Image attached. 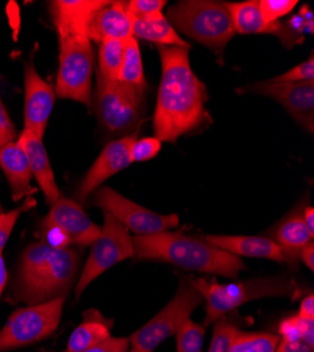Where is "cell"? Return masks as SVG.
<instances>
[{"instance_id":"7402d4cb","label":"cell","mask_w":314,"mask_h":352,"mask_svg":"<svg viewBox=\"0 0 314 352\" xmlns=\"http://www.w3.org/2000/svg\"><path fill=\"white\" fill-rule=\"evenodd\" d=\"M133 37L138 40H146L158 44V47H185L190 48V44L186 43L168 21L162 13L153 14L146 19L134 20Z\"/></svg>"},{"instance_id":"7c38bea8","label":"cell","mask_w":314,"mask_h":352,"mask_svg":"<svg viewBox=\"0 0 314 352\" xmlns=\"http://www.w3.org/2000/svg\"><path fill=\"white\" fill-rule=\"evenodd\" d=\"M240 94H255L280 103L306 130L314 129V80L310 82H256L247 85Z\"/></svg>"},{"instance_id":"d4e9b609","label":"cell","mask_w":314,"mask_h":352,"mask_svg":"<svg viewBox=\"0 0 314 352\" xmlns=\"http://www.w3.org/2000/svg\"><path fill=\"white\" fill-rule=\"evenodd\" d=\"M117 80L135 87H147V80L142 68V58L138 41L133 37L124 44L123 64Z\"/></svg>"},{"instance_id":"7bdbcfd3","label":"cell","mask_w":314,"mask_h":352,"mask_svg":"<svg viewBox=\"0 0 314 352\" xmlns=\"http://www.w3.org/2000/svg\"><path fill=\"white\" fill-rule=\"evenodd\" d=\"M3 212H2V206H0V214H2Z\"/></svg>"},{"instance_id":"8d00e7d4","label":"cell","mask_w":314,"mask_h":352,"mask_svg":"<svg viewBox=\"0 0 314 352\" xmlns=\"http://www.w3.org/2000/svg\"><path fill=\"white\" fill-rule=\"evenodd\" d=\"M130 348L128 338H114L110 337L106 341L95 345L93 348L85 352H127Z\"/></svg>"},{"instance_id":"ba28073f","label":"cell","mask_w":314,"mask_h":352,"mask_svg":"<svg viewBox=\"0 0 314 352\" xmlns=\"http://www.w3.org/2000/svg\"><path fill=\"white\" fill-rule=\"evenodd\" d=\"M203 298L190 279L182 278L175 296L144 327L128 340L131 352H154L166 338L174 336Z\"/></svg>"},{"instance_id":"5b68a950","label":"cell","mask_w":314,"mask_h":352,"mask_svg":"<svg viewBox=\"0 0 314 352\" xmlns=\"http://www.w3.org/2000/svg\"><path fill=\"white\" fill-rule=\"evenodd\" d=\"M190 280L206 302V320L203 327L248 302L272 296L295 298L299 293L296 283L284 278H258L238 283L209 282L202 278Z\"/></svg>"},{"instance_id":"b9f144b4","label":"cell","mask_w":314,"mask_h":352,"mask_svg":"<svg viewBox=\"0 0 314 352\" xmlns=\"http://www.w3.org/2000/svg\"><path fill=\"white\" fill-rule=\"evenodd\" d=\"M303 221L307 226V228L310 230L311 234H314V209L313 208H306L304 213H303Z\"/></svg>"},{"instance_id":"e575fe53","label":"cell","mask_w":314,"mask_h":352,"mask_svg":"<svg viewBox=\"0 0 314 352\" xmlns=\"http://www.w3.org/2000/svg\"><path fill=\"white\" fill-rule=\"evenodd\" d=\"M273 82H310L314 80V60L313 55L309 58L307 61L296 65L295 68L289 69L273 79Z\"/></svg>"},{"instance_id":"52a82bcc","label":"cell","mask_w":314,"mask_h":352,"mask_svg":"<svg viewBox=\"0 0 314 352\" xmlns=\"http://www.w3.org/2000/svg\"><path fill=\"white\" fill-rule=\"evenodd\" d=\"M60 38V65L55 94L60 99L92 103V76L95 51L89 36H65Z\"/></svg>"},{"instance_id":"6da1fadb","label":"cell","mask_w":314,"mask_h":352,"mask_svg":"<svg viewBox=\"0 0 314 352\" xmlns=\"http://www.w3.org/2000/svg\"><path fill=\"white\" fill-rule=\"evenodd\" d=\"M189 50L158 47L162 74L153 123L155 138L161 142H175L210 120L206 85L190 67Z\"/></svg>"},{"instance_id":"7a4b0ae2","label":"cell","mask_w":314,"mask_h":352,"mask_svg":"<svg viewBox=\"0 0 314 352\" xmlns=\"http://www.w3.org/2000/svg\"><path fill=\"white\" fill-rule=\"evenodd\" d=\"M79 270V252L40 241L28 245L20 259L14 285L16 300L28 306L65 298Z\"/></svg>"},{"instance_id":"1f68e13d","label":"cell","mask_w":314,"mask_h":352,"mask_svg":"<svg viewBox=\"0 0 314 352\" xmlns=\"http://www.w3.org/2000/svg\"><path fill=\"white\" fill-rule=\"evenodd\" d=\"M258 5L267 23H278L296 8L298 0H261Z\"/></svg>"},{"instance_id":"ffe728a7","label":"cell","mask_w":314,"mask_h":352,"mask_svg":"<svg viewBox=\"0 0 314 352\" xmlns=\"http://www.w3.org/2000/svg\"><path fill=\"white\" fill-rule=\"evenodd\" d=\"M0 168L6 175L14 201L36 193V189L32 186L33 175L30 165L19 141L0 146Z\"/></svg>"},{"instance_id":"836d02e7","label":"cell","mask_w":314,"mask_h":352,"mask_svg":"<svg viewBox=\"0 0 314 352\" xmlns=\"http://www.w3.org/2000/svg\"><path fill=\"white\" fill-rule=\"evenodd\" d=\"M127 3V10L134 20L146 19L157 13H162V9L166 6L165 0H131Z\"/></svg>"},{"instance_id":"603a6c76","label":"cell","mask_w":314,"mask_h":352,"mask_svg":"<svg viewBox=\"0 0 314 352\" xmlns=\"http://www.w3.org/2000/svg\"><path fill=\"white\" fill-rule=\"evenodd\" d=\"M110 338V329L103 318H87L71 334L64 352H85Z\"/></svg>"},{"instance_id":"d6986e66","label":"cell","mask_w":314,"mask_h":352,"mask_svg":"<svg viewBox=\"0 0 314 352\" xmlns=\"http://www.w3.org/2000/svg\"><path fill=\"white\" fill-rule=\"evenodd\" d=\"M134 19L127 10L126 2H110L98 12L91 27L89 38L102 43L103 40L127 41L133 38Z\"/></svg>"},{"instance_id":"484cf974","label":"cell","mask_w":314,"mask_h":352,"mask_svg":"<svg viewBox=\"0 0 314 352\" xmlns=\"http://www.w3.org/2000/svg\"><path fill=\"white\" fill-rule=\"evenodd\" d=\"M99 75L104 79L117 80L123 56H124V44L126 41L120 40H103L99 43Z\"/></svg>"},{"instance_id":"e0dca14e","label":"cell","mask_w":314,"mask_h":352,"mask_svg":"<svg viewBox=\"0 0 314 352\" xmlns=\"http://www.w3.org/2000/svg\"><path fill=\"white\" fill-rule=\"evenodd\" d=\"M206 241L214 247L236 256L265 258L296 265L299 255L283 250L275 240L252 236H205Z\"/></svg>"},{"instance_id":"ab89813d","label":"cell","mask_w":314,"mask_h":352,"mask_svg":"<svg viewBox=\"0 0 314 352\" xmlns=\"http://www.w3.org/2000/svg\"><path fill=\"white\" fill-rule=\"evenodd\" d=\"M299 258L303 261V263L310 271L314 270V244H313V241L309 243L307 245H304L299 251Z\"/></svg>"},{"instance_id":"8992f818","label":"cell","mask_w":314,"mask_h":352,"mask_svg":"<svg viewBox=\"0 0 314 352\" xmlns=\"http://www.w3.org/2000/svg\"><path fill=\"white\" fill-rule=\"evenodd\" d=\"M146 91L147 87L104 79L98 74L95 109L102 126L111 134L128 135L144 116Z\"/></svg>"},{"instance_id":"2e32d148","label":"cell","mask_w":314,"mask_h":352,"mask_svg":"<svg viewBox=\"0 0 314 352\" xmlns=\"http://www.w3.org/2000/svg\"><path fill=\"white\" fill-rule=\"evenodd\" d=\"M110 2L104 0H58L49 3V13L58 37L89 36V27L99 10Z\"/></svg>"},{"instance_id":"277c9868","label":"cell","mask_w":314,"mask_h":352,"mask_svg":"<svg viewBox=\"0 0 314 352\" xmlns=\"http://www.w3.org/2000/svg\"><path fill=\"white\" fill-rule=\"evenodd\" d=\"M165 17L175 30L208 47L220 60L236 34L227 3L214 0H183L170 6Z\"/></svg>"},{"instance_id":"f35d334b","label":"cell","mask_w":314,"mask_h":352,"mask_svg":"<svg viewBox=\"0 0 314 352\" xmlns=\"http://www.w3.org/2000/svg\"><path fill=\"white\" fill-rule=\"evenodd\" d=\"M298 316L302 318L314 320V298H313V295H309L302 300L300 310H299Z\"/></svg>"},{"instance_id":"3957f363","label":"cell","mask_w":314,"mask_h":352,"mask_svg":"<svg viewBox=\"0 0 314 352\" xmlns=\"http://www.w3.org/2000/svg\"><path fill=\"white\" fill-rule=\"evenodd\" d=\"M133 245L134 256L138 259L162 261L188 271L236 278L245 270L240 256L214 247L205 239L188 237L181 232L135 236Z\"/></svg>"},{"instance_id":"4316f807","label":"cell","mask_w":314,"mask_h":352,"mask_svg":"<svg viewBox=\"0 0 314 352\" xmlns=\"http://www.w3.org/2000/svg\"><path fill=\"white\" fill-rule=\"evenodd\" d=\"M279 341L269 333H240L230 352H275Z\"/></svg>"},{"instance_id":"74e56055","label":"cell","mask_w":314,"mask_h":352,"mask_svg":"<svg viewBox=\"0 0 314 352\" xmlns=\"http://www.w3.org/2000/svg\"><path fill=\"white\" fill-rule=\"evenodd\" d=\"M275 352H313V346L304 341H279Z\"/></svg>"},{"instance_id":"5bb4252c","label":"cell","mask_w":314,"mask_h":352,"mask_svg":"<svg viewBox=\"0 0 314 352\" xmlns=\"http://www.w3.org/2000/svg\"><path fill=\"white\" fill-rule=\"evenodd\" d=\"M55 89L37 72L33 63L24 67V130L44 138L55 103Z\"/></svg>"},{"instance_id":"4fadbf2b","label":"cell","mask_w":314,"mask_h":352,"mask_svg":"<svg viewBox=\"0 0 314 352\" xmlns=\"http://www.w3.org/2000/svg\"><path fill=\"white\" fill-rule=\"evenodd\" d=\"M41 230L56 231L69 247L92 245L100 234V227L88 217L80 204L63 196L51 204L41 223Z\"/></svg>"},{"instance_id":"9c48e42d","label":"cell","mask_w":314,"mask_h":352,"mask_svg":"<svg viewBox=\"0 0 314 352\" xmlns=\"http://www.w3.org/2000/svg\"><path fill=\"white\" fill-rule=\"evenodd\" d=\"M65 298L30 305L16 310L0 331V351L38 342L60 326Z\"/></svg>"},{"instance_id":"d590c367","label":"cell","mask_w":314,"mask_h":352,"mask_svg":"<svg viewBox=\"0 0 314 352\" xmlns=\"http://www.w3.org/2000/svg\"><path fill=\"white\" fill-rule=\"evenodd\" d=\"M17 140V133L13 122L10 120L9 113L3 104V102L0 100V146H3L12 141Z\"/></svg>"},{"instance_id":"9a60e30c","label":"cell","mask_w":314,"mask_h":352,"mask_svg":"<svg viewBox=\"0 0 314 352\" xmlns=\"http://www.w3.org/2000/svg\"><path fill=\"white\" fill-rule=\"evenodd\" d=\"M135 138L137 135L135 133H133L119 140H114L104 146L100 155L96 158L87 175H85V178L79 184V188L75 193L76 199L80 203L87 201V199L95 190H98L110 176L119 173L120 170L131 165L130 148Z\"/></svg>"},{"instance_id":"44dd1931","label":"cell","mask_w":314,"mask_h":352,"mask_svg":"<svg viewBox=\"0 0 314 352\" xmlns=\"http://www.w3.org/2000/svg\"><path fill=\"white\" fill-rule=\"evenodd\" d=\"M234 32L240 34H273L282 38L283 24L267 23L256 0L240 3H227Z\"/></svg>"},{"instance_id":"60d3db41","label":"cell","mask_w":314,"mask_h":352,"mask_svg":"<svg viewBox=\"0 0 314 352\" xmlns=\"http://www.w3.org/2000/svg\"><path fill=\"white\" fill-rule=\"evenodd\" d=\"M6 283H8V270H6L3 255L0 254V296H2V292L5 290Z\"/></svg>"},{"instance_id":"cb8c5ba5","label":"cell","mask_w":314,"mask_h":352,"mask_svg":"<svg viewBox=\"0 0 314 352\" xmlns=\"http://www.w3.org/2000/svg\"><path fill=\"white\" fill-rule=\"evenodd\" d=\"M314 234L310 232L303 217L293 216L283 221L276 231V243L291 254L299 255V251L313 241Z\"/></svg>"},{"instance_id":"d6a6232c","label":"cell","mask_w":314,"mask_h":352,"mask_svg":"<svg viewBox=\"0 0 314 352\" xmlns=\"http://www.w3.org/2000/svg\"><path fill=\"white\" fill-rule=\"evenodd\" d=\"M34 204H36V201H34L33 199H28V200L23 204V206H20V208H17V209H14V210H10V212H8V213H2V214H0V254H2L5 245L8 244L10 234H12V231H13V228H14V226H16V223H17L20 214L24 213V212H27L32 206H34Z\"/></svg>"},{"instance_id":"83f0119b","label":"cell","mask_w":314,"mask_h":352,"mask_svg":"<svg viewBox=\"0 0 314 352\" xmlns=\"http://www.w3.org/2000/svg\"><path fill=\"white\" fill-rule=\"evenodd\" d=\"M178 352H202L206 327L188 318L175 333Z\"/></svg>"},{"instance_id":"f546056e","label":"cell","mask_w":314,"mask_h":352,"mask_svg":"<svg viewBox=\"0 0 314 352\" xmlns=\"http://www.w3.org/2000/svg\"><path fill=\"white\" fill-rule=\"evenodd\" d=\"M282 340L304 341L313 346L314 341V320L302 318L299 316L283 320L279 326Z\"/></svg>"},{"instance_id":"f1b7e54d","label":"cell","mask_w":314,"mask_h":352,"mask_svg":"<svg viewBox=\"0 0 314 352\" xmlns=\"http://www.w3.org/2000/svg\"><path fill=\"white\" fill-rule=\"evenodd\" d=\"M240 329L234 321L224 316L214 321V330L209 352H230L233 344L240 336Z\"/></svg>"},{"instance_id":"4dcf8cb0","label":"cell","mask_w":314,"mask_h":352,"mask_svg":"<svg viewBox=\"0 0 314 352\" xmlns=\"http://www.w3.org/2000/svg\"><path fill=\"white\" fill-rule=\"evenodd\" d=\"M162 142L155 137H144L134 140L130 148V158L133 162H144L153 160L161 151Z\"/></svg>"},{"instance_id":"8fae6325","label":"cell","mask_w":314,"mask_h":352,"mask_svg":"<svg viewBox=\"0 0 314 352\" xmlns=\"http://www.w3.org/2000/svg\"><path fill=\"white\" fill-rule=\"evenodd\" d=\"M93 203L103 213L113 216L135 236H153L179 226V217L177 214H158L151 212L111 188H99L95 193Z\"/></svg>"},{"instance_id":"30bf717a","label":"cell","mask_w":314,"mask_h":352,"mask_svg":"<svg viewBox=\"0 0 314 352\" xmlns=\"http://www.w3.org/2000/svg\"><path fill=\"white\" fill-rule=\"evenodd\" d=\"M131 256H134V245L130 231L113 216L104 213V224L100 227L98 240L92 244V251L85 262L83 271L76 283V298H79L95 279Z\"/></svg>"},{"instance_id":"ac0fdd59","label":"cell","mask_w":314,"mask_h":352,"mask_svg":"<svg viewBox=\"0 0 314 352\" xmlns=\"http://www.w3.org/2000/svg\"><path fill=\"white\" fill-rule=\"evenodd\" d=\"M17 141L27 157L33 178H36L40 189L45 196V200L49 204L55 203L61 197V192L55 182L54 170L49 162L48 153L43 144V138H38L33 133L23 129Z\"/></svg>"}]
</instances>
